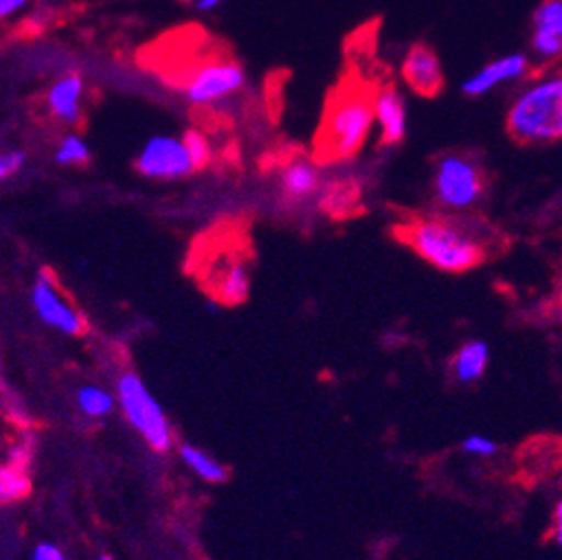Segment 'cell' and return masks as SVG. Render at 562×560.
Listing matches in <instances>:
<instances>
[{"label": "cell", "mask_w": 562, "mask_h": 560, "mask_svg": "<svg viewBox=\"0 0 562 560\" xmlns=\"http://www.w3.org/2000/svg\"><path fill=\"white\" fill-rule=\"evenodd\" d=\"M374 117V92L359 81L336 90L325 108L316 137V150L327 161H348L368 144Z\"/></svg>", "instance_id": "obj_1"}, {"label": "cell", "mask_w": 562, "mask_h": 560, "mask_svg": "<svg viewBox=\"0 0 562 560\" xmlns=\"http://www.w3.org/2000/svg\"><path fill=\"white\" fill-rule=\"evenodd\" d=\"M408 245L432 267L448 273H462L486 258L484 245L460 222L426 217L406 229Z\"/></svg>", "instance_id": "obj_2"}, {"label": "cell", "mask_w": 562, "mask_h": 560, "mask_svg": "<svg viewBox=\"0 0 562 560\" xmlns=\"http://www.w3.org/2000/svg\"><path fill=\"white\" fill-rule=\"evenodd\" d=\"M507 131L518 144L562 139V72L536 81L516 99L507 115Z\"/></svg>", "instance_id": "obj_3"}, {"label": "cell", "mask_w": 562, "mask_h": 560, "mask_svg": "<svg viewBox=\"0 0 562 560\" xmlns=\"http://www.w3.org/2000/svg\"><path fill=\"white\" fill-rule=\"evenodd\" d=\"M117 397L131 426L159 453H166L173 446L171 424L166 419L164 408L153 397L146 383L135 374L126 372L117 381Z\"/></svg>", "instance_id": "obj_4"}, {"label": "cell", "mask_w": 562, "mask_h": 560, "mask_svg": "<svg viewBox=\"0 0 562 560\" xmlns=\"http://www.w3.org/2000/svg\"><path fill=\"white\" fill-rule=\"evenodd\" d=\"M482 166L467 155H443L435 168V195L451 211L471 209L484 193Z\"/></svg>", "instance_id": "obj_5"}, {"label": "cell", "mask_w": 562, "mask_h": 560, "mask_svg": "<svg viewBox=\"0 0 562 560\" xmlns=\"http://www.w3.org/2000/svg\"><path fill=\"white\" fill-rule=\"evenodd\" d=\"M247 86V72L245 68L234 61L217 56V59H209L200 64L182 83V94L191 105L206 108L217 105L243 92Z\"/></svg>", "instance_id": "obj_6"}, {"label": "cell", "mask_w": 562, "mask_h": 560, "mask_svg": "<svg viewBox=\"0 0 562 560\" xmlns=\"http://www.w3.org/2000/svg\"><path fill=\"white\" fill-rule=\"evenodd\" d=\"M137 171L148 180L171 182L195 173V166L184 137L155 135L142 146L137 155Z\"/></svg>", "instance_id": "obj_7"}, {"label": "cell", "mask_w": 562, "mask_h": 560, "mask_svg": "<svg viewBox=\"0 0 562 560\" xmlns=\"http://www.w3.org/2000/svg\"><path fill=\"white\" fill-rule=\"evenodd\" d=\"M32 305L45 325L70 336L83 334L86 329L83 316L66 299H61L59 292H56L54 278L49 271H41L36 276L32 285Z\"/></svg>", "instance_id": "obj_8"}, {"label": "cell", "mask_w": 562, "mask_h": 560, "mask_svg": "<svg viewBox=\"0 0 562 560\" xmlns=\"http://www.w3.org/2000/svg\"><path fill=\"white\" fill-rule=\"evenodd\" d=\"M404 83L419 97H437L443 90V68L430 45H413L402 61Z\"/></svg>", "instance_id": "obj_9"}, {"label": "cell", "mask_w": 562, "mask_h": 560, "mask_svg": "<svg viewBox=\"0 0 562 560\" xmlns=\"http://www.w3.org/2000/svg\"><path fill=\"white\" fill-rule=\"evenodd\" d=\"M86 81L79 72H66L54 79L45 94V108L54 122L64 126H77L83 120Z\"/></svg>", "instance_id": "obj_10"}, {"label": "cell", "mask_w": 562, "mask_h": 560, "mask_svg": "<svg viewBox=\"0 0 562 560\" xmlns=\"http://www.w3.org/2000/svg\"><path fill=\"white\" fill-rule=\"evenodd\" d=\"M374 117L381 144L397 146L408 133V103L402 90L383 86L374 92Z\"/></svg>", "instance_id": "obj_11"}, {"label": "cell", "mask_w": 562, "mask_h": 560, "mask_svg": "<svg viewBox=\"0 0 562 560\" xmlns=\"http://www.w3.org/2000/svg\"><path fill=\"white\" fill-rule=\"evenodd\" d=\"M323 184L321 168L305 157L292 159L280 171V195L290 206H303L312 202Z\"/></svg>", "instance_id": "obj_12"}, {"label": "cell", "mask_w": 562, "mask_h": 560, "mask_svg": "<svg viewBox=\"0 0 562 560\" xmlns=\"http://www.w3.org/2000/svg\"><path fill=\"white\" fill-rule=\"evenodd\" d=\"M529 68H531V64L525 54L502 56V59L491 61L488 66H484L475 75H471L462 83V92L469 97H482V94L491 92L495 86L522 79L525 75H529Z\"/></svg>", "instance_id": "obj_13"}, {"label": "cell", "mask_w": 562, "mask_h": 560, "mask_svg": "<svg viewBox=\"0 0 562 560\" xmlns=\"http://www.w3.org/2000/svg\"><path fill=\"white\" fill-rule=\"evenodd\" d=\"M531 43L540 59H562V0H544L536 10Z\"/></svg>", "instance_id": "obj_14"}, {"label": "cell", "mask_w": 562, "mask_h": 560, "mask_svg": "<svg viewBox=\"0 0 562 560\" xmlns=\"http://www.w3.org/2000/svg\"><path fill=\"white\" fill-rule=\"evenodd\" d=\"M488 346L484 341H469L464 344L456 359H453V372L456 379L462 383H475L484 377L488 366Z\"/></svg>", "instance_id": "obj_15"}, {"label": "cell", "mask_w": 562, "mask_h": 560, "mask_svg": "<svg viewBox=\"0 0 562 560\" xmlns=\"http://www.w3.org/2000/svg\"><path fill=\"white\" fill-rule=\"evenodd\" d=\"M217 296L229 303V305H240L249 299V290H251V276L249 269L240 262H232L229 267H224L217 283H215Z\"/></svg>", "instance_id": "obj_16"}, {"label": "cell", "mask_w": 562, "mask_h": 560, "mask_svg": "<svg viewBox=\"0 0 562 560\" xmlns=\"http://www.w3.org/2000/svg\"><path fill=\"white\" fill-rule=\"evenodd\" d=\"M180 456H182L184 464H187L195 475H200L202 480L213 482V484L227 480V469H224V464H220L215 458H211L209 453H204L202 448L191 446V444H182Z\"/></svg>", "instance_id": "obj_17"}, {"label": "cell", "mask_w": 562, "mask_h": 560, "mask_svg": "<svg viewBox=\"0 0 562 560\" xmlns=\"http://www.w3.org/2000/svg\"><path fill=\"white\" fill-rule=\"evenodd\" d=\"M77 404L86 417L101 419V417H108L112 413V408H115V397H112L108 390H103L99 385H83L77 392Z\"/></svg>", "instance_id": "obj_18"}, {"label": "cell", "mask_w": 562, "mask_h": 560, "mask_svg": "<svg viewBox=\"0 0 562 560\" xmlns=\"http://www.w3.org/2000/svg\"><path fill=\"white\" fill-rule=\"evenodd\" d=\"M30 491H32V480H30L27 471L3 464V469H0V500H3L5 504L16 502V500L27 497Z\"/></svg>", "instance_id": "obj_19"}, {"label": "cell", "mask_w": 562, "mask_h": 560, "mask_svg": "<svg viewBox=\"0 0 562 560\" xmlns=\"http://www.w3.org/2000/svg\"><path fill=\"white\" fill-rule=\"evenodd\" d=\"M54 159L61 166H83L90 161V146L81 135L68 133L61 137L59 146H56Z\"/></svg>", "instance_id": "obj_20"}, {"label": "cell", "mask_w": 562, "mask_h": 560, "mask_svg": "<svg viewBox=\"0 0 562 560\" xmlns=\"http://www.w3.org/2000/svg\"><path fill=\"white\" fill-rule=\"evenodd\" d=\"M182 137H184V144L189 148V155L193 159L195 171H202V168H206L213 161V144H211V139L202 131H198V128L187 131Z\"/></svg>", "instance_id": "obj_21"}, {"label": "cell", "mask_w": 562, "mask_h": 560, "mask_svg": "<svg viewBox=\"0 0 562 560\" xmlns=\"http://www.w3.org/2000/svg\"><path fill=\"white\" fill-rule=\"evenodd\" d=\"M27 164V153L21 148H12L0 155V180H10L12 176H19L23 166Z\"/></svg>", "instance_id": "obj_22"}, {"label": "cell", "mask_w": 562, "mask_h": 560, "mask_svg": "<svg viewBox=\"0 0 562 560\" xmlns=\"http://www.w3.org/2000/svg\"><path fill=\"white\" fill-rule=\"evenodd\" d=\"M462 451L469 453V456H475V458H491V456H495L499 451V446L491 437L469 435L462 441Z\"/></svg>", "instance_id": "obj_23"}, {"label": "cell", "mask_w": 562, "mask_h": 560, "mask_svg": "<svg viewBox=\"0 0 562 560\" xmlns=\"http://www.w3.org/2000/svg\"><path fill=\"white\" fill-rule=\"evenodd\" d=\"M32 458H34V441L25 439V441H21L12 448L10 460L5 464H10L14 469H21V471H27L30 464H32Z\"/></svg>", "instance_id": "obj_24"}, {"label": "cell", "mask_w": 562, "mask_h": 560, "mask_svg": "<svg viewBox=\"0 0 562 560\" xmlns=\"http://www.w3.org/2000/svg\"><path fill=\"white\" fill-rule=\"evenodd\" d=\"M32 560H66V553L52 542H41L36 545Z\"/></svg>", "instance_id": "obj_25"}, {"label": "cell", "mask_w": 562, "mask_h": 560, "mask_svg": "<svg viewBox=\"0 0 562 560\" xmlns=\"http://www.w3.org/2000/svg\"><path fill=\"white\" fill-rule=\"evenodd\" d=\"M32 3H34V0H0V16H3V19L16 16L25 8H30Z\"/></svg>", "instance_id": "obj_26"}, {"label": "cell", "mask_w": 562, "mask_h": 560, "mask_svg": "<svg viewBox=\"0 0 562 560\" xmlns=\"http://www.w3.org/2000/svg\"><path fill=\"white\" fill-rule=\"evenodd\" d=\"M551 540L562 547V500L555 504L553 520H551Z\"/></svg>", "instance_id": "obj_27"}, {"label": "cell", "mask_w": 562, "mask_h": 560, "mask_svg": "<svg viewBox=\"0 0 562 560\" xmlns=\"http://www.w3.org/2000/svg\"><path fill=\"white\" fill-rule=\"evenodd\" d=\"M220 3H222V0H193V5H195L198 12H213Z\"/></svg>", "instance_id": "obj_28"}, {"label": "cell", "mask_w": 562, "mask_h": 560, "mask_svg": "<svg viewBox=\"0 0 562 560\" xmlns=\"http://www.w3.org/2000/svg\"><path fill=\"white\" fill-rule=\"evenodd\" d=\"M99 560H115L112 556H99Z\"/></svg>", "instance_id": "obj_29"}]
</instances>
